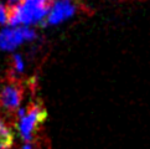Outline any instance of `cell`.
Segmentation results:
<instances>
[{
	"label": "cell",
	"mask_w": 150,
	"mask_h": 149,
	"mask_svg": "<svg viewBox=\"0 0 150 149\" xmlns=\"http://www.w3.org/2000/svg\"><path fill=\"white\" fill-rule=\"evenodd\" d=\"M14 142V134L6 122L0 119V149H10Z\"/></svg>",
	"instance_id": "5"
},
{
	"label": "cell",
	"mask_w": 150,
	"mask_h": 149,
	"mask_svg": "<svg viewBox=\"0 0 150 149\" xmlns=\"http://www.w3.org/2000/svg\"><path fill=\"white\" fill-rule=\"evenodd\" d=\"M24 149H33V148H31V147L28 144V145H25V147H24Z\"/></svg>",
	"instance_id": "9"
},
{
	"label": "cell",
	"mask_w": 150,
	"mask_h": 149,
	"mask_svg": "<svg viewBox=\"0 0 150 149\" xmlns=\"http://www.w3.org/2000/svg\"><path fill=\"white\" fill-rule=\"evenodd\" d=\"M24 41L23 31L20 28H6L0 31V49L11 51Z\"/></svg>",
	"instance_id": "4"
},
{
	"label": "cell",
	"mask_w": 150,
	"mask_h": 149,
	"mask_svg": "<svg viewBox=\"0 0 150 149\" xmlns=\"http://www.w3.org/2000/svg\"><path fill=\"white\" fill-rule=\"evenodd\" d=\"M8 24V11L5 5L0 3V25Z\"/></svg>",
	"instance_id": "7"
},
{
	"label": "cell",
	"mask_w": 150,
	"mask_h": 149,
	"mask_svg": "<svg viewBox=\"0 0 150 149\" xmlns=\"http://www.w3.org/2000/svg\"><path fill=\"white\" fill-rule=\"evenodd\" d=\"M74 13H76V5L71 0H57L51 6L49 14H47L46 21L49 24L56 25L71 18Z\"/></svg>",
	"instance_id": "3"
},
{
	"label": "cell",
	"mask_w": 150,
	"mask_h": 149,
	"mask_svg": "<svg viewBox=\"0 0 150 149\" xmlns=\"http://www.w3.org/2000/svg\"><path fill=\"white\" fill-rule=\"evenodd\" d=\"M23 70H24L23 58H21L20 55H14L13 60H11V72H10V73L19 74V73L23 72Z\"/></svg>",
	"instance_id": "6"
},
{
	"label": "cell",
	"mask_w": 150,
	"mask_h": 149,
	"mask_svg": "<svg viewBox=\"0 0 150 149\" xmlns=\"http://www.w3.org/2000/svg\"><path fill=\"white\" fill-rule=\"evenodd\" d=\"M25 86L16 74L10 73V76L5 78V82L0 91V109L6 113L16 112L24 97Z\"/></svg>",
	"instance_id": "2"
},
{
	"label": "cell",
	"mask_w": 150,
	"mask_h": 149,
	"mask_svg": "<svg viewBox=\"0 0 150 149\" xmlns=\"http://www.w3.org/2000/svg\"><path fill=\"white\" fill-rule=\"evenodd\" d=\"M23 1L24 0H6V5H5V8H6V10L15 9L16 6H19Z\"/></svg>",
	"instance_id": "8"
},
{
	"label": "cell",
	"mask_w": 150,
	"mask_h": 149,
	"mask_svg": "<svg viewBox=\"0 0 150 149\" xmlns=\"http://www.w3.org/2000/svg\"><path fill=\"white\" fill-rule=\"evenodd\" d=\"M47 118V111L41 101L31 102L25 108L24 116L19 118V131L23 139L26 142L33 140L35 132Z\"/></svg>",
	"instance_id": "1"
}]
</instances>
